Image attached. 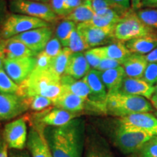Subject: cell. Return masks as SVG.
Masks as SVG:
<instances>
[{
    "label": "cell",
    "mask_w": 157,
    "mask_h": 157,
    "mask_svg": "<svg viewBox=\"0 0 157 157\" xmlns=\"http://www.w3.org/2000/svg\"><path fill=\"white\" fill-rule=\"evenodd\" d=\"M95 13L92 7L90 0H83V2L81 5L74 10L63 19L73 21L76 24H78V23L90 22L95 16Z\"/></svg>",
    "instance_id": "cell-26"
},
{
    "label": "cell",
    "mask_w": 157,
    "mask_h": 157,
    "mask_svg": "<svg viewBox=\"0 0 157 157\" xmlns=\"http://www.w3.org/2000/svg\"><path fill=\"white\" fill-rule=\"evenodd\" d=\"M115 26L100 28L84 23L77 24L76 29L83 36L90 49H91L105 46L116 42L117 40L114 37Z\"/></svg>",
    "instance_id": "cell-9"
},
{
    "label": "cell",
    "mask_w": 157,
    "mask_h": 157,
    "mask_svg": "<svg viewBox=\"0 0 157 157\" xmlns=\"http://www.w3.org/2000/svg\"><path fill=\"white\" fill-rule=\"evenodd\" d=\"M53 36V30L50 26L32 29L17 35L13 38L21 41L28 48L38 55L44 50L50 39Z\"/></svg>",
    "instance_id": "cell-14"
},
{
    "label": "cell",
    "mask_w": 157,
    "mask_h": 157,
    "mask_svg": "<svg viewBox=\"0 0 157 157\" xmlns=\"http://www.w3.org/2000/svg\"><path fill=\"white\" fill-rule=\"evenodd\" d=\"M117 124L157 136V118L151 112L137 113L118 118Z\"/></svg>",
    "instance_id": "cell-11"
},
{
    "label": "cell",
    "mask_w": 157,
    "mask_h": 157,
    "mask_svg": "<svg viewBox=\"0 0 157 157\" xmlns=\"http://www.w3.org/2000/svg\"><path fill=\"white\" fill-rule=\"evenodd\" d=\"M5 2V0H0V2Z\"/></svg>",
    "instance_id": "cell-56"
},
{
    "label": "cell",
    "mask_w": 157,
    "mask_h": 157,
    "mask_svg": "<svg viewBox=\"0 0 157 157\" xmlns=\"http://www.w3.org/2000/svg\"><path fill=\"white\" fill-rule=\"evenodd\" d=\"M152 137L153 135L146 132L126 128L119 124L111 133V140L115 146L121 153L129 155L136 154L143 145Z\"/></svg>",
    "instance_id": "cell-6"
},
{
    "label": "cell",
    "mask_w": 157,
    "mask_h": 157,
    "mask_svg": "<svg viewBox=\"0 0 157 157\" xmlns=\"http://www.w3.org/2000/svg\"><path fill=\"white\" fill-rule=\"evenodd\" d=\"M119 92L129 95L141 96L150 100L155 93V87L147 83L143 78L125 76Z\"/></svg>",
    "instance_id": "cell-17"
},
{
    "label": "cell",
    "mask_w": 157,
    "mask_h": 157,
    "mask_svg": "<svg viewBox=\"0 0 157 157\" xmlns=\"http://www.w3.org/2000/svg\"><path fill=\"white\" fill-rule=\"evenodd\" d=\"M84 52H73L70 56L64 74L82 79L91 70Z\"/></svg>",
    "instance_id": "cell-19"
},
{
    "label": "cell",
    "mask_w": 157,
    "mask_h": 157,
    "mask_svg": "<svg viewBox=\"0 0 157 157\" xmlns=\"http://www.w3.org/2000/svg\"><path fill=\"white\" fill-rule=\"evenodd\" d=\"M27 148L31 157H52L44 132L31 126L27 137Z\"/></svg>",
    "instance_id": "cell-18"
},
{
    "label": "cell",
    "mask_w": 157,
    "mask_h": 157,
    "mask_svg": "<svg viewBox=\"0 0 157 157\" xmlns=\"http://www.w3.org/2000/svg\"><path fill=\"white\" fill-rule=\"evenodd\" d=\"M157 5V0H141L140 8L143 7H152Z\"/></svg>",
    "instance_id": "cell-47"
},
{
    "label": "cell",
    "mask_w": 157,
    "mask_h": 157,
    "mask_svg": "<svg viewBox=\"0 0 157 157\" xmlns=\"http://www.w3.org/2000/svg\"><path fill=\"white\" fill-rule=\"evenodd\" d=\"M136 14L145 25L153 29H157V8L143 7L136 10Z\"/></svg>",
    "instance_id": "cell-29"
},
{
    "label": "cell",
    "mask_w": 157,
    "mask_h": 157,
    "mask_svg": "<svg viewBox=\"0 0 157 157\" xmlns=\"http://www.w3.org/2000/svg\"><path fill=\"white\" fill-rule=\"evenodd\" d=\"M3 137L9 148L23 150L27 143V125L24 118L21 117L5 126Z\"/></svg>",
    "instance_id": "cell-13"
},
{
    "label": "cell",
    "mask_w": 157,
    "mask_h": 157,
    "mask_svg": "<svg viewBox=\"0 0 157 157\" xmlns=\"http://www.w3.org/2000/svg\"><path fill=\"white\" fill-rule=\"evenodd\" d=\"M60 82H61L62 87L64 89L82 98L86 101V110H87V106L91 97V91L87 82L83 78L76 79L71 76L65 74L60 77Z\"/></svg>",
    "instance_id": "cell-20"
},
{
    "label": "cell",
    "mask_w": 157,
    "mask_h": 157,
    "mask_svg": "<svg viewBox=\"0 0 157 157\" xmlns=\"http://www.w3.org/2000/svg\"><path fill=\"white\" fill-rule=\"evenodd\" d=\"M10 157H29V155L26 152H21V153H13L11 152L10 155L9 154Z\"/></svg>",
    "instance_id": "cell-49"
},
{
    "label": "cell",
    "mask_w": 157,
    "mask_h": 157,
    "mask_svg": "<svg viewBox=\"0 0 157 157\" xmlns=\"http://www.w3.org/2000/svg\"><path fill=\"white\" fill-rule=\"evenodd\" d=\"M50 5L59 17L65 18L68 15L65 6L64 0H50Z\"/></svg>",
    "instance_id": "cell-37"
},
{
    "label": "cell",
    "mask_w": 157,
    "mask_h": 157,
    "mask_svg": "<svg viewBox=\"0 0 157 157\" xmlns=\"http://www.w3.org/2000/svg\"><path fill=\"white\" fill-rule=\"evenodd\" d=\"M154 29L145 25L137 17L136 11L130 8L127 10L114 29V37L117 41L126 43L138 37L155 33Z\"/></svg>",
    "instance_id": "cell-4"
},
{
    "label": "cell",
    "mask_w": 157,
    "mask_h": 157,
    "mask_svg": "<svg viewBox=\"0 0 157 157\" xmlns=\"http://www.w3.org/2000/svg\"><path fill=\"white\" fill-rule=\"evenodd\" d=\"M142 78L147 83L154 86L157 83V63H148Z\"/></svg>",
    "instance_id": "cell-36"
},
{
    "label": "cell",
    "mask_w": 157,
    "mask_h": 157,
    "mask_svg": "<svg viewBox=\"0 0 157 157\" xmlns=\"http://www.w3.org/2000/svg\"><path fill=\"white\" fill-rule=\"evenodd\" d=\"M50 26V23L36 17L11 13L0 29V40H7L32 29Z\"/></svg>",
    "instance_id": "cell-5"
},
{
    "label": "cell",
    "mask_w": 157,
    "mask_h": 157,
    "mask_svg": "<svg viewBox=\"0 0 157 157\" xmlns=\"http://www.w3.org/2000/svg\"><path fill=\"white\" fill-rule=\"evenodd\" d=\"M7 15H8V13H7V9H6L5 2H0V29H1L2 25L4 21H5Z\"/></svg>",
    "instance_id": "cell-46"
},
{
    "label": "cell",
    "mask_w": 157,
    "mask_h": 157,
    "mask_svg": "<svg viewBox=\"0 0 157 157\" xmlns=\"http://www.w3.org/2000/svg\"><path fill=\"white\" fill-rule=\"evenodd\" d=\"M105 108L107 115L118 118L153 111L152 104L146 98L121 92L108 93Z\"/></svg>",
    "instance_id": "cell-3"
},
{
    "label": "cell",
    "mask_w": 157,
    "mask_h": 157,
    "mask_svg": "<svg viewBox=\"0 0 157 157\" xmlns=\"http://www.w3.org/2000/svg\"><path fill=\"white\" fill-rule=\"evenodd\" d=\"M9 8L13 13L36 17L48 23L55 22L59 19L49 3L31 0H11Z\"/></svg>",
    "instance_id": "cell-7"
},
{
    "label": "cell",
    "mask_w": 157,
    "mask_h": 157,
    "mask_svg": "<svg viewBox=\"0 0 157 157\" xmlns=\"http://www.w3.org/2000/svg\"><path fill=\"white\" fill-rule=\"evenodd\" d=\"M140 5L141 0H132L131 1V8L135 11L140 9Z\"/></svg>",
    "instance_id": "cell-48"
},
{
    "label": "cell",
    "mask_w": 157,
    "mask_h": 157,
    "mask_svg": "<svg viewBox=\"0 0 157 157\" xmlns=\"http://www.w3.org/2000/svg\"><path fill=\"white\" fill-rule=\"evenodd\" d=\"M53 106L80 115L86 111V101L63 87L61 93L53 101Z\"/></svg>",
    "instance_id": "cell-16"
},
{
    "label": "cell",
    "mask_w": 157,
    "mask_h": 157,
    "mask_svg": "<svg viewBox=\"0 0 157 157\" xmlns=\"http://www.w3.org/2000/svg\"><path fill=\"white\" fill-rule=\"evenodd\" d=\"M64 2L68 14L69 15L74 10H75L76 7L82 5V3L83 2V0H64Z\"/></svg>",
    "instance_id": "cell-42"
},
{
    "label": "cell",
    "mask_w": 157,
    "mask_h": 157,
    "mask_svg": "<svg viewBox=\"0 0 157 157\" xmlns=\"http://www.w3.org/2000/svg\"><path fill=\"white\" fill-rule=\"evenodd\" d=\"M68 48L73 52H83L84 50L87 51V50H90L89 46L76 28L72 32Z\"/></svg>",
    "instance_id": "cell-32"
},
{
    "label": "cell",
    "mask_w": 157,
    "mask_h": 157,
    "mask_svg": "<svg viewBox=\"0 0 157 157\" xmlns=\"http://www.w3.org/2000/svg\"><path fill=\"white\" fill-rule=\"evenodd\" d=\"M29 109L26 98L18 94L0 93V121L15 119Z\"/></svg>",
    "instance_id": "cell-12"
},
{
    "label": "cell",
    "mask_w": 157,
    "mask_h": 157,
    "mask_svg": "<svg viewBox=\"0 0 157 157\" xmlns=\"http://www.w3.org/2000/svg\"><path fill=\"white\" fill-rule=\"evenodd\" d=\"M144 56L148 63H157V47Z\"/></svg>",
    "instance_id": "cell-45"
},
{
    "label": "cell",
    "mask_w": 157,
    "mask_h": 157,
    "mask_svg": "<svg viewBox=\"0 0 157 157\" xmlns=\"http://www.w3.org/2000/svg\"><path fill=\"white\" fill-rule=\"evenodd\" d=\"M154 87H155V93H154L156 94V95H157V83L155 84Z\"/></svg>",
    "instance_id": "cell-53"
},
{
    "label": "cell",
    "mask_w": 157,
    "mask_h": 157,
    "mask_svg": "<svg viewBox=\"0 0 157 157\" xmlns=\"http://www.w3.org/2000/svg\"><path fill=\"white\" fill-rule=\"evenodd\" d=\"M154 115H155V116H156V117L157 118V111H156V112H155V113H154Z\"/></svg>",
    "instance_id": "cell-55"
},
{
    "label": "cell",
    "mask_w": 157,
    "mask_h": 157,
    "mask_svg": "<svg viewBox=\"0 0 157 157\" xmlns=\"http://www.w3.org/2000/svg\"><path fill=\"white\" fill-rule=\"evenodd\" d=\"M154 7V8H157V5H154V6H152V7Z\"/></svg>",
    "instance_id": "cell-54"
},
{
    "label": "cell",
    "mask_w": 157,
    "mask_h": 157,
    "mask_svg": "<svg viewBox=\"0 0 157 157\" xmlns=\"http://www.w3.org/2000/svg\"><path fill=\"white\" fill-rule=\"evenodd\" d=\"M79 116L66 110L54 107L34 113V117H32L31 126L40 132H44L45 127L63 126Z\"/></svg>",
    "instance_id": "cell-8"
},
{
    "label": "cell",
    "mask_w": 157,
    "mask_h": 157,
    "mask_svg": "<svg viewBox=\"0 0 157 157\" xmlns=\"http://www.w3.org/2000/svg\"><path fill=\"white\" fill-rule=\"evenodd\" d=\"M76 25L77 24L76 23L66 19H63L57 25L55 36L61 43L63 48L68 47L70 37L71 36L72 32L76 29Z\"/></svg>",
    "instance_id": "cell-28"
},
{
    "label": "cell",
    "mask_w": 157,
    "mask_h": 157,
    "mask_svg": "<svg viewBox=\"0 0 157 157\" xmlns=\"http://www.w3.org/2000/svg\"><path fill=\"white\" fill-rule=\"evenodd\" d=\"M84 53L88 63L90 66V68H92V69L97 70L98 66L101 63V60L103 59L99 47L87 50Z\"/></svg>",
    "instance_id": "cell-34"
},
{
    "label": "cell",
    "mask_w": 157,
    "mask_h": 157,
    "mask_svg": "<svg viewBox=\"0 0 157 157\" xmlns=\"http://www.w3.org/2000/svg\"><path fill=\"white\" fill-rule=\"evenodd\" d=\"M31 1L38 2H42V3H48L50 0H31Z\"/></svg>",
    "instance_id": "cell-51"
},
{
    "label": "cell",
    "mask_w": 157,
    "mask_h": 157,
    "mask_svg": "<svg viewBox=\"0 0 157 157\" xmlns=\"http://www.w3.org/2000/svg\"><path fill=\"white\" fill-rule=\"evenodd\" d=\"M62 48L63 46L61 43L54 35L50 39V40L49 41L46 46H45L44 49L43 50V52L45 54L48 55L50 58H53L61 52V50H63Z\"/></svg>",
    "instance_id": "cell-35"
},
{
    "label": "cell",
    "mask_w": 157,
    "mask_h": 157,
    "mask_svg": "<svg viewBox=\"0 0 157 157\" xmlns=\"http://www.w3.org/2000/svg\"><path fill=\"white\" fill-rule=\"evenodd\" d=\"M125 44L132 53L146 55L157 47V32L133 39Z\"/></svg>",
    "instance_id": "cell-22"
},
{
    "label": "cell",
    "mask_w": 157,
    "mask_h": 157,
    "mask_svg": "<svg viewBox=\"0 0 157 157\" xmlns=\"http://www.w3.org/2000/svg\"><path fill=\"white\" fill-rule=\"evenodd\" d=\"M6 58L13 59L25 57H36L37 54L31 50L26 45L15 38L5 40Z\"/></svg>",
    "instance_id": "cell-25"
},
{
    "label": "cell",
    "mask_w": 157,
    "mask_h": 157,
    "mask_svg": "<svg viewBox=\"0 0 157 157\" xmlns=\"http://www.w3.org/2000/svg\"><path fill=\"white\" fill-rule=\"evenodd\" d=\"M148 63L144 55L132 53L122 63L125 76L129 78H142Z\"/></svg>",
    "instance_id": "cell-21"
},
{
    "label": "cell",
    "mask_w": 157,
    "mask_h": 157,
    "mask_svg": "<svg viewBox=\"0 0 157 157\" xmlns=\"http://www.w3.org/2000/svg\"><path fill=\"white\" fill-rule=\"evenodd\" d=\"M84 157H114L106 141L97 134H86Z\"/></svg>",
    "instance_id": "cell-15"
},
{
    "label": "cell",
    "mask_w": 157,
    "mask_h": 157,
    "mask_svg": "<svg viewBox=\"0 0 157 157\" xmlns=\"http://www.w3.org/2000/svg\"><path fill=\"white\" fill-rule=\"evenodd\" d=\"M127 157H138L136 154H129Z\"/></svg>",
    "instance_id": "cell-52"
},
{
    "label": "cell",
    "mask_w": 157,
    "mask_h": 157,
    "mask_svg": "<svg viewBox=\"0 0 157 157\" xmlns=\"http://www.w3.org/2000/svg\"><path fill=\"white\" fill-rule=\"evenodd\" d=\"M36 58V68H48L50 65L52 58H50L48 55L45 54L43 51L37 55Z\"/></svg>",
    "instance_id": "cell-40"
},
{
    "label": "cell",
    "mask_w": 157,
    "mask_h": 157,
    "mask_svg": "<svg viewBox=\"0 0 157 157\" xmlns=\"http://www.w3.org/2000/svg\"><path fill=\"white\" fill-rule=\"evenodd\" d=\"M90 2H91L92 7H93L95 14L104 10L117 7L111 5L108 0H90ZM117 8H119V7H117Z\"/></svg>",
    "instance_id": "cell-38"
},
{
    "label": "cell",
    "mask_w": 157,
    "mask_h": 157,
    "mask_svg": "<svg viewBox=\"0 0 157 157\" xmlns=\"http://www.w3.org/2000/svg\"><path fill=\"white\" fill-rule=\"evenodd\" d=\"M100 75L108 93L119 92L124 78L126 76L122 66L100 71Z\"/></svg>",
    "instance_id": "cell-23"
},
{
    "label": "cell",
    "mask_w": 157,
    "mask_h": 157,
    "mask_svg": "<svg viewBox=\"0 0 157 157\" xmlns=\"http://www.w3.org/2000/svg\"><path fill=\"white\" fill-rule=\"evenodd\" d=\"M26 98L28 101L29 109L36 111V112L44 111L53 105L52 100L48 98L43 97V96L36 95Z\"/></svg>",
    "instance_id": "cell-31"
},
{
    "label": "cell",
    "mask_w": 157,
    "mask_h": 157,
    "mask_svg": "<svg viewBox=\"0 0 157 157\" xmlns=\"http://www.w3.org/2000/svg\"><path fill=\"white\" fill-rule=\"evenodd\" d=\"M60 77L48 68H36L26 81L20 86L18 95L25 98L40 95L54 101L62 92Z\"/></svg>",
    "instance_id": "cell-2"
},
{
    "label": "cell",
    "mask_w": 157,
    "mask_h": 157,
    "mask_svg": "<svg viewBox=\"0 0 157 157\" xmlns=\"http://www.w3.org/2000/svg\"><path fill=\"white\" fill-rule=\"evenodd\" d=\"M8 146L2 137L0 136V157H8Z\"/></svg>",
    "instance_id": "cell-43"
},
{
    "label": "cell",
    "mask_w": 157,
    "mask_h": 157,
    "mask_svg": "<svg viewBox=\"0 0 157 157\" xmlns=\"http://www.w3.org/2000/svg\"><path fill=\"white\" fill-rule=\"evenodd\" d=\"M36 66V57L6 58L3 68L10 77L21 86L27 80Z\"/></svg>",
    "instance_id": "cell-10"
},
{
    "label": "cell",
    "mask_w": 157,
    "mask_h": 157,
    "mask_svg": "<svg viewBox=\"0 0 157 157\" xmlns=\"http://www.w3.org/2000/svg\"><path fill=\"white\" fill-rule=\"evenodd\" d=\"M44 136L52 157H82L85 143V122L76 118L60 127H47Z\"/></svg>",
    "instance_id": "cell-1"
},
{
    "label": "cell",
    "mask_w": 157,
    "mask_h": 157,
    "mask_svg": "<svg viewBox=\"0 0 157 157\" xmlns=\"http://www.w3.org/2000/svg\"><path fill=\"white\" fill-rule=\"evenodd\" d=\"M136 154L138 157H157V136L145 143Z\"/></svg>",
    "instance_id": "cell-33"
},
{
    "label": "cell",
    "mask_w": 157,
    "mask_h": 157,
    "mask_svg": "<svg viewBox=\"0 0 157 157\" xmlns=\"http://www.w3.org/2000/svg\"><path fill=\"white\" fill-rule=\"evenodd\" d=\"M99 49L103 58L118 60L121 63L132 54V52L127 48L126 44L119 41H116L105 46L99 47Z\"/></svg>",
    "instance_id": "cell-24"
},
{
    "label": "cell",
    "mask_w": 157,
    "mask_h": 157,
    "mask_svg": "<svg viewBox=\"0 0 157 157\" xmlns=\"http://www.w3.org/2000/svg\"><path fill=\"white\" fill-rule=\"evenodd\" d=\"M121 66H122V63L121 62L118 61V60H112V59L109 58H103L101 60V63L98 66L97 71H103L112 69V68L119 67Z\"/></svg>",
    "instance_id": "cell-39"
},
{
    "label": "cell",
    "mask_w": 157,
    "mask_h": 157,
    "mask_svg": "<svg viewBox=\"0 0 157 157\" xmlns=\"http://www.w3.org/2000/svg\"><path fill=\"white\" fill-rule=\"evenodd\" d=\"M151 101V103L152 104L153 107H154L155 109H156L157 110V95L156 94H154L151 98L150 99Z\"/></svg>",
    "instance_id": "cell-50"
},
{
    "label": "cell",
    "mask_w": 157,
    "mask_h": 157,
    "mask_svg": "<svg viewBox=\"0 0 157 157\" xmlns=\"http://www.w3.org/2000/svg\"><path fill=\"white\" fill-rule=\"evenodd\" d=\"M20 86L7 75L4 68L0 70V93L19 94Z\"/></svg>",
    "instance_id": "cell-30"
},
{
    "label": "cell",
    "mask_w": 157,
    "mask_h": 157,
    "mask_svg": "<svg viewBox=\"0 0 157 157\" xmlns=\"http://www.w3.org/2000/svg\"><path fill=\"white\" fill-rule=\"evenodd\" d=\"M111 5L119 8L129 10L131 8V1L132 0H108Z\"/></svg>",
    "instance_id": "cell-41"
},
{
    "label": "cell",
    "mask_w": 157,
    "mask_h": 157,
    "mask_svg": "<svg viewBox=\"0 0 157 157\" xmlns=\"http://www.w3.org/2000/svg\"><path fill=\"white\" fill-rule=\"evenodd\" d=\"M72 53L73 52L69 48H63L58 56L52 58L48 68L52 71L57 75L62 76L64 74L68 60Z\"/></svg>",
    "instance_id": "cell-27"
},
{
    "label": "cell",
    "mask_w": 157,
    "mask_h": 157,
    "mask_svg": "<svg viewBox=\"0 0 157 157\" xmlns=\"http://www.w3.org/2000/svg\"><path fill=\"white\" fill-rule=\"evenodd\" d=\"M5 40H0V70L2 69L4 63L6 60L5 56Z\"/></svg>",
    "instance_id": "cell-44"
}]
</instances>
